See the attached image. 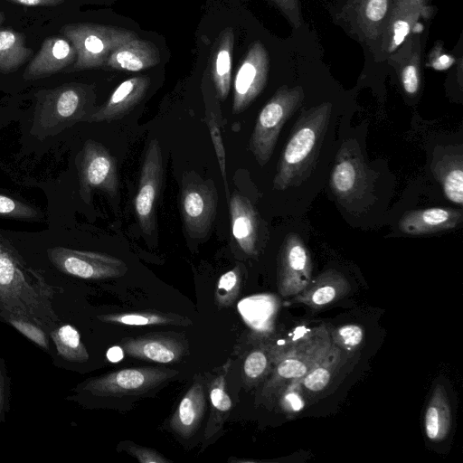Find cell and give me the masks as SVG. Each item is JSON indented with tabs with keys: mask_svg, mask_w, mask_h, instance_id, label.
I'll return each instance as SVG.
<instances>
[{
	"mask_svg": "<svg viewBox=\"0 0 463 463\" xmlns=\"http://www.w3.org/2000/svg\"><path fill=\"white\" fill-rule=\"evenodd\" d=\"M38 212L24 203L0 194V216L16 219H34Z\"/></svg>",
	"mask_w": 463,
	"mask_h": 463,
	"instance_id": "d6a6232c",
	"label": "cell"
},
{
	"mask_svg": "<svg viewBox=\"0 0 463 463\" xmlns=\"http://www.w3.org/2000/svg\"><path fill=\"white\" fill-rule=\"evenodd\" d=\"M90 98L84 86L64 84L39 93L35 122L43 129L54 128L87 118Z\"/></svg>",
	"mask_w": 463,
	"mask_h": 463,
	"instance_id": "ba28073f",
	"label": "cell"
},
{
	"mask_svg": "<svg viewBox=\"0 0 463 463\" xmlns=\"http://www.w3.org/2000/svg\"><path fill=\"white\" fill-rule=\"evenodd\" d=\"M295 27L301 24L299 0H272Z\"/></svg>",
	"mask_w": 463,
	"mask_h": 463,
	"instance_id": "ab89813d",
	"label": "cell"
},
{
	"mask_svg": "<svg viewBox=\"0 0 463 463\" xmlns=\"http://www.w3.org/2000/svg\"><path fill=\"white\" fill-rule=\"evenodd\" d=\"M76 60V52L71 43L59 36L47 38L26 67L24 79L32 80L61 71Z\"/></svg>",
	"mask_w": 463,
	"mask_h": 463,
	"instance_id": "e0dca14e",
	"label": "cell"
},
{
	"mask_svg": "<svg viewBox=\"0 0 463 463\" xmlns=\"http://www.w3.org/2000/svg\"><path fill=\"white\" fill-rule=\"evenodd\" d=\"M269 72V55L260 42H255L241 63L234 80L232 113L245 110L264 89Z\"/></svg>",
	"mask_w": 463,
	"mask_h": 463,
	"instance_id": "7c38bea8",
	"label": "cell"
},
{
	"mask_svg": "<svg viewBox=\"0 0 463 463\" xmlns=\"http://www.w3.org/2000/svg\"><path fill=\"white\" fill-rule=\"evenodd\" d=\"M233 45V31L226 28L220 34L212 62V77L220 99H224L231 89Z\"/></svg>",
	"mask_w": 463,
	"mask_h": 463,
	"instance_id": "cb8c5ba5",
	"label": "cell"
},
{
	"mask_svg": "<svg viewBox=\"0 0 463 463\" xmlns=\"http://www.w3.org/2000/svg\"><path fill=\"white\" fill-rule=\"evenodd\" d=\"M4 20V14L0 12V24Z\"/></svg>",
	"mask_w": 463,
	"mask_h": 463,
	"instance_id": "c3c4849f",
	"label": "cell"
},
{
	"mask_svg": "<svg viewBox=\"0 0 463 463\" xmlns=\"http://www.w3.org/2000/svg\"><path fill=\"white\" fill-rule=\"evenodd\" d=\"M371 172L355 144L344 143L330 175V187L345 206H351L369 196L373 188Z\"/></svg>",
	"mask_w": 463,
	"mask_h": 463,
	"instance_id": "52a82bcc",
	"label": "cell"
},
{
	"mask_svg": "<svg viewBox=\"0 0 463 463\" xmlns=\"http://www.w3.org/2000/svg\"><path fill=\"white\" fill-rule=\"evenodd\" d=\"M303 99L300 86H282L260 111L250 139V150L260 165H266L271 157L282 127Z\"/></svg>",
	"mask_w": 463,
	"mask_h": 463,
	"instance_id": "277c9868",
	"label": "cell"
},
{
	"mask_svg": "<svg viewBox=\"0 0 463 463\" xmlns=\"http://www.w3.org/2000/svg\"><path fill=\"white\" fill-rule=\"evenodd\" d=\"M232 232L239 247L247 255L256 254L258 215L248 198L234 194L230 199Z\"/></svg>",
	"mask_w": 463,
	"mask_h": 463,
	"instance_id": "d6986e66",
	"label": "cell"
},
{
	"mask_svg": "<svg viewBox=\"0 0 463 463\" xmlns=\"http://www.w3.org/2000/svg\"><path fill=\"white\" fill-rule=\"evenodd\" d=\"M432 13L433 8L423 4L390 15L381 36L383 52L392 53L396 51L411 33L417 32V27L421 26L420 19L430 17Z\"/></svg>",
	"mask_w": 463,
	"mask_h": 463,
	"instance_id": "7402d4cb",
	"label": "cell"
},
{
	"mask_svg": "<svg viewBox=\"0 0 463 463\" xmlns=\"http://www.w3.org/2000/svg\"><path fill=\"white\" fill-rule=\"evenodd\" d=\"M163 156L157 139L146 150L138 187L134 198L135 213L142 232L151 235L156 225V202L163 182Z\"/></svg>",
	"mask_w": 463,
	"mask_h": 463,
	"instance_id": "30bf717a",
	"label": "cell"
},
{
	"mask_svg": "<svg viewBox=\"0 0 463 463\" xmlns=\"http://www.w3.org/2000/svg\"><path fill=\"white\" fill-rule=\"evenodd\" d=\"M338 335L346 346H356L363 339L362 328L354 325L342 326L338 330Z\"/></svg>",
	"mask_w": 463,
	"mask_h": 463,
	"instance_id": "60d3db41",
	"label": "cell"
},
{
	"mask_svg": "<svg viewBox=\"0 0 463 463\" xmlns=\"http://www.w3.org/2000/svg\"><path fill=\"white\" fill-rule=\"evenodd\" d=\"M209 128L211 132V136L213 138V142L214 144L215 151L218 156V160L220 163V167L222 170V178L224 181L225 190L228 194L227 181H226V169H225V154L222 146V141L221 137V132L218 124L215 122L213 118H208Z\"/></svg>",
	"mask_w": 463,
	"mask_h": 463,
	"instance_id": "d590c367",
	"label": "cell"
},
{
	"mask_svg": "<svg viewBox=\"0 0 463 463\" xmlns=\"http://www.w3.org/2000/svg\"><path fill=\"white\" fill-rule=\"evenodd\" d=\"M150 85L146 76L130 78L121 82L108 100L87 118L90 122L117 120L124 117L144 98Z\"/></svg>",
	"mask_w": 463,
	"mask_h": 463,
	"instance_id": "9a60e30c",
	"label": "cell"
},
{
	"mask_svg": "<svg viewBox=\"0 0 463 463\" xmlns=\"http://www.w3.org/2000/svg\"><path fill=\"white\" fill-rule=\"evenodd\" d=\"M180 207L186 232L193 238L205 236L214 221L217 191L211 179L204 180L194 172L184 175Z\"/></svg>",
	"mask_w": 463,
	"mask_h": 463,
	"instance_id": "8992f818",
	"label": "cell"
},
{
	"mask_svg": "<svg viewBox=\"0 0 463 463\" xmlns=\"http://www.w3.org/2000/svg\"><path fill=\"white\" fill-rule=\"evenodd\" d=\"M455 62L453 56L444 52L442 44L438 43L430 54V66L437 71H444L450 68Z\"/></svg>",
	"mask_w": 463,
	"mask_h": 463,
	"instance_id": "f35d334b",
	"label": "cell"
},
{
	"mask_svg": "<svg viewBox=\"0 0 463 463\" xmlns=\"http://www.w3.org/2000/svg\"><path fill=\"white\" fill-rule=\"evenodd\" d=\"M205 409L206 399L203 381L201 377H197L170 419L171 429L182 438H190L200 426Z\"/></svg>",
	"mask_w": 463,
	"mask_h": 463,
	"instance_id": "ac0fdd59",
	"label": "cell"
},
{
	"mask_svg": "<svg viewBox=\"0 0 463 463\" xmlns=\"http://www.w3.org/2000/svg\"><path fill=\"white\" fill-rule=\"evenodd\" d=\"M279 259L283 284L307 279L311 270V259L298 234L290 232L285 237Z\"/></svg>",
	"mask_w": 463,
	"mask_h": 463,
	"instance_id": "603a6c76",
	"label": "cell"
},
{
	"mask_svg": "<svg viewBox=\"0 0 463 463\" xmlns=\"http://www.w3.org/2000/svg\"><path fill=\"white\" fill-rule=\"evenodd\" d=\"M285 403L294 411H298L304 407V402L301 397L295 392H289L285 396Z\"/></svg>",
	"mask_w": 463,
	"mask_h": 463,
	"instance_id": "f6af8a7d",
	"label": "cell"
},
{
	"mask_svg": "<svg viewBox=\"0 0 463 463\" xmlns=\"http://www.w3.org/2000/svg\"><path fill=\"white\" fill-rule=\"evenodd\" d=\"M159 61L158 48L153 43L137 37L116 48L105 65L115 70L139 71L156 66Z\"/></svg>",
	"mask_w": 463,
	"mask_h": 463,
	"instance_id": "44dd1931",
	"label": "cell"
},
{
	"mask_svg": "<svg viewBox=\"0 0 463 463\" xmlns=\"http://www.w3.org/2000/svg\"><path fill=\"white\" fill-rule=\"evenodd\" d=\"M335 297V288L326 285L318 288L312 295V301L316 305H326L331 302Z\"/></svg>",
	"mask_w": 463,
	"mask_h": 463,
	"instance_id": "b9f144b4",
	"label": "cell"
},
{
	"mask_svg": "<svg viewBox=\"0 0 463 463\" xmlns=\"http://www.w3.org/2000/svg\"><path fill=\"white\" fill-rule=\"evenodd\" d=\"M55 289L43 274L26 267L0 237V311L27 318L52 330L59 322L52 307Z\"/></svg>",
	"mask_w": 463,
	"mask_h": 463,
	"instance_id": "6da1fadb",
	"label": "cell"
},
{
	"mask_svg": "<svg viewBox=\"0 0 463 463\" xmlns=\"http://www.w3.org/2000/svg\"><path fill=\"white\" fill-rule=\"evenodd\" d=\"M61 33L76 52L73 71L105 65L116 48L137 38V34L128 29L94 24H67Z\"/></svg>",
	"mask_w": 463,
	"mask_h": 463,
	"instance_id": "3957f363",
	"label": "cell"
},
{
	"mask_svg": "<svg viewBox=\"0 0 463 463\" xmlns=\"http://www.w3.org/2000/svg\"><path fill=\"white\" fill-rule=\"evenodd\" d=\"M394 0H349L346 14L355 32L367 43L383 34Z\"/></svg>",
	"mask_w": 463,
	"mask_h": 463,
	"instance_id": "5bb4252c",
	"label": "cell"
},
{
	"mask_svg": "<svg viewBox=\"0 0 463 463\" xmlns=\"http://www.w3.org/2000/svg\"><path fill=\"white\" fill-rule=\"evenodd\" d=\"M47 255L57 269L83 279L119 278L128 271L124 261L104 253L58 246L49 249Z\"/></svg>",
	"mask_w": 463,
	"mask_h": 463,
	"instance_id": "9c48e42d",
	"label": "cell"
},
{
	"mask_svg": "<svg viewBox=\"0 0 463 463\" xmlns=\"http://www.w3.org/2000/svg\"><path fill=\"white\" fill-rule=\"evenodd\" d=\"M332 105L324 102L305 109L294 124L274 176L277 190L298 186L315 167L330 119Z\"/></svg>",
	"mask_w": 463,
	"mask_h": 463,
	"instance_id": "7a4b0ae2",
	"label": "cell"
},
{
	"mask_svg": "<svg viewBox=\"0 0 463 463\" xmlns=\"http://www.w3.org/2000/svg\"><path fill=\"white\" fill-rule=\"evenodd\" d=\"M420 55L419 50H413L410 58L402 62L400 79L403 90L410 96L417 94L420 84Z\"/></svg>",
	"mask_w": 463,
	"mask_h": 463,
	"instance_id": "4dcf8cb0",
	"label": "cell"
},
{
	"mask_svg": "<svg viewBox=\"0 0 463 463\" xmlns=\"http://www.w3.org/2000/svg\"><path fill=\"white\" fill-rule=\"evenodd\" d=\"M80 189L84 200L90 198L93 189L109 194L118 191V180L114 157L99 143L88 140L80 152L79 163Z\"/></svg>",
	"mask_w": 463,
	"mask_h": 463,
	"instance_id": "8fae6325",
	"label": "cell"
},
{
	"mask_svg": "<svg viewBox=\"0 0 463 463\" xmlns=\"http://www.w3.org/2000/svg\"><path fill=\"white\" fill-rule=\"evenodd\" d=\"M431 169L445 196L452 203H463V156L461 148L442 149L433 156Z\"/></svg>",
	"mask_w": 463,
	"mask_h": 463,
	"instance_id": "ffe728a7",
	"label": "cell"
},
{
	"mask_svg": "<svg viewBox=\"0 0 463 463\" xmlns=\"http://www.w3.org/2000/svg\"><path fill=\"white\" fill-rule=\"evenodd\" d=\"M268 365V359L264 352L254 350L244 360L243 373L249 380H254L263 374Z\"/></svg>",
	"mask_w": 463,
	"mask_h": 463,
	"instance_id": "836d02e7",
	"label": "cell"
},
{
	"mask_svg": "<svg viewBox=\"0 0 463 463\" xmlns=\"http://www.w3.org/2000/svg\"><path fill=\"white\" fill-rule=\"evenodd\" d=\"M177 373L175 370L164 367L124 368L88 380L81 390L98 397L137 395L153 390Z\"/></svg>",
	"mask_w": 463,
	"mask_h": 463,
	"instance_id": "5b68a950",
	"label": "cell"
},
{
	"mask_svg": "<svg viewBox=\"0 0 463 463\" xmlns=\"http://www.w3.org/2000/svg\"><path fill=\"white\" fill-rule=\"evenodd\" d=\"M241 284V269L240 266L222 274L217 284L215 300L219 307L230 306L237 298Z\"/></svg>",
	"mask_w": 463,
	"mask_h": 463,
	"instance_id": "f546056e",
	"label": "cell"
},
{
	"mask_svg": "<svg viewBox=\"0 0 463 463\" xmlns=\"http://www.w3.org/2000/svg\"><path fill=\"white\" fill-rule=\"evenodd\" d=\"M51 338L58 354L66 361L83 363L89 353L81 341L79 331L70 324L54 327L50 331Z\"/></svg>",
	"mask_w": 463,
	"mask_h": 463,
	"instance_id": "83f0119b",
	"label": "cell"
},
{
	"mask_svg": "<svg viewBox=\"0 0 463 463\" xmlns=\"http://www.w3.org/2000/svg\"><path fill=\"white\" fill-rule=\"evenodd\" d=\"M307 367L306 364L297 359H287L282 361L278 368L277 372L282 378H299L306 374Z\"/></svg>",
	"mask_w": 463,
	"mask_h": 463,
	"instance_id": "8d00e7d4",
	"label": "cell"
},
{
	"mask_svg": "<svg viewBox=\"0 0 463 463\" xmlns=\"http://www.w3.org/2000/svg\"><path fill=\"white\" fill-rule=\"evenodd\" d=\"M448 427V414L433 402L429 406L425 414V431L429 439L442 438Z\"/></svg>",
	"mask_w": 463,
	"mask_h": 463,
	"instance_id": "1f68e13d",
	"label": "cell"
},
{
	"mask_svg": "<svg viewBox=\"0 0 463 463\" xmlns=\"http://www.w3.org/2000/svg\"><path fill=\"white\" fill-rule=\"evenodd\" d=\"M229 368L230 363L222 366L210 383L211 411L204 431L205 439L213 436L222 427L232 406V400L226 392V375Z\"/></svg>",
	"mask_w": 463,
	"mask_h": 463,
	"instance_id": "484cf974",
	"label": "cell"
},
{
	"mask_svg": "<svg viewBox=\"0 0 463 463\" xmlns=\"http://www.w3.org/2000/svg\"><path fill=\"white\" fill-rule=\"evenodd\" d=\"M463 220L457 209L431 207L405 213L399 229L407 235H427L456 228Z\"/></svg>",
	"mask_w": 463,
	"mask_h": 463,
	"instance_id": "2e32d148",
	"label": "cell"
},
{
	"mask_svg": "<svg viewBox=\"0 0 463 463\" xmlns=\"http://www.w3.org/2000/svg\"><path fill=\"white\" fill-rule=\"evenodd\" d=\"M426 0H394L390 15L410 10L420 5L426 4Z\"/></svg>",
	"mask_w": 463,
	"mask_h": 463,
	"instance_id": "7bdbcfd3",
	"label": "cell"
},
{
	"mask_svg": "<svg viewBox=\"0 0 463 463\" xmlns=\"http://www.w3.org/2000/svg\"><path fill=\"white\" fill-rule=\"evenodd\" d=\"M0 317L36 345L49 350V340L42 326L27 318L4 311H0Z\"/></svg>",
	"mask_w": 463,
	"mask_h": 463,
	"instance_id": "f1b7e54d",
	"label": "cell"
},
{
	"mask_svg": "<svg viewBox=\"0 0 463 463\" xmlns=\"http://www.w3.org/2000/svg\"><path fill=\"white\" fill-rule=\"evenodd\" d=\"M5 383H4V377L2 374V371L0 369V417L4 411L5 406Z\"/></svg>",
	"mask_w": 463,
	"mask_h": 463,
	"instance_id": "7dc6e473",
	"label": "cell"
},
{
	"mask_svg": "<svg viewBox=\"0 0 463 463\" xmlns=\"http://www.w3.org/2000/svg\"><path fill=\"white\" fill-rule=\"evenodd\" d=\"M119 346L129 357L159 364L177 363L186 351L184 341L169 334L127 337Z\"/></svg>",
	"mask_w": 463,
	"mask_h": 463,
	"instance_id": "4fadbf2b",
	"label": "cell"
},
{
	"mask_svg": "<svg viewBox=\"0 0 463 463\" xmlns=\"http://www.w3.org/2000/svg\"><path fill=\"white\" fill-rule=\"evenodd\" d=\"M330 379L329 372L325 368H317L304 379V385L310 391L317 392L324 389Z\"/></svg>",
	"mask_w": 463,
	"mask_h": 463,
	"instance_id": "74e56055",
	"label": "cell"
},
{
	"mask_svg": "<svg viewBox=\"0 0 463 463\" xmlns=\"http://www.w3.org/2000/svg\"><path fill=\"white\" fill-rule=\"evenodd\" d=\"M32 54V49L25 46L24 34L9 29L0 31V73L16 71Z\"/></svg>",
	"mask_w": 463,
	"mask_h": 463,
	"instance_id": "4316f807",
	"label": "cell"
},
{
	"mask_svg": "<svg viewBox=\"0 0 463 463\" xmlns=\"http://www.w3.org/2000/svg\"><path fill=\"white\" fill-rule=\"evenodd\" d=\"M104 323L119 324L129 326H188L193 324L187 317L175 313L159 310H137L125 313H114L98 316Z\"/></svg>",
	"mask_w": 463,
	"mask_h": 463,
	"instance_id": "d4e9b609",
	"label": "cell"
},
{
	"mask_svg": "<svg viewBox=\"0 0 463 463\" xmlns=\"http://www.w3.org/2000/svg\"><path fill=\"white\" fill-rule=\"evenodd\" d=\"M12 3L27 6H54L61 4L64 0H8Z\"/></svg>",
	"mask_w": 463,
	"mask_h": 463,
	"instance_id": "ee69618b",
	"label": "cell"
},
{
	"mask_svg": "<svg viewBox=\"0 0 463 463\" xmlns=\"http://www.w3.org/2000/svg\"><path fill=\"white\" fill-rule=\"evenodd\" d=\"M124 352L120 346L111 347L108 353L107 357L109 361L116 363L122 359Z\"/></svg>",
	"mask_w": 463,
	"mask_h": 463,
	"instance_id": "bcb514c9",
	"label": "cell"
},
{
	"mask_svg": "<svg viewBox=\"0 0 463 463\" xmlns=\"http://www.w3.org/2000/svg\"><path fill=\"white\" fill-rule=\"evenodd\" d=\"M125 449L141 463H167L169 459L150 448L138 446L130 442L125 443Z\"/></svg>",
	"mask_w": 463,
	"mask_h": 463,
	"instance_id": "e575fe53",
	"label": "cell"
}]
</instances>
